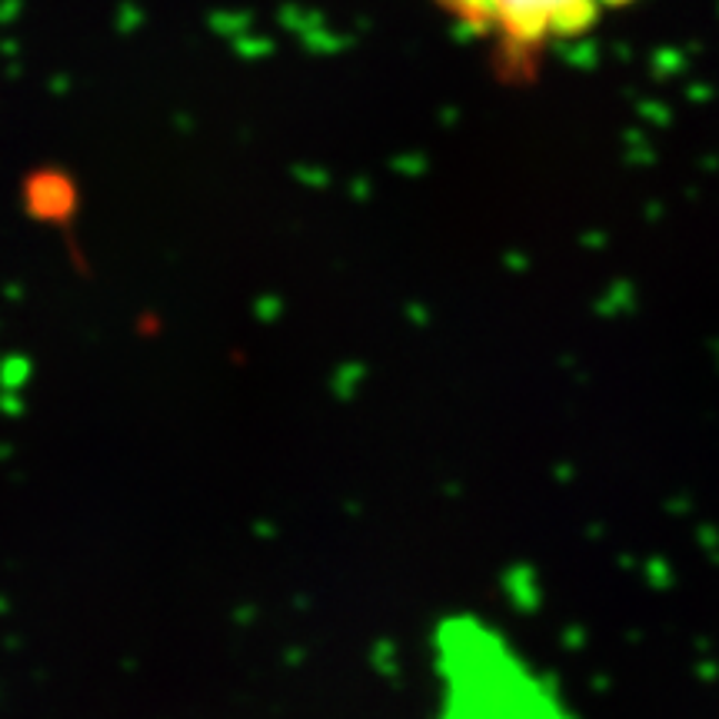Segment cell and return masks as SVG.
I'll return each mask as SVG.
<instances>
[{
    "label": "cell",
    "mask_w": 719,
    "mask_h": 719,
    "mask_svg": "<svg viewBox=\"0 0 719 719\" xmlns=\"http://www.w3.org/2000/svg\"><path fill=\"white\" fill-rule=\"evenodd\" d=\"M640 0H430L460 43L500 80L530 83L553 60L613 27Z\"/></svg>",
    "instance_id": "1"
}]
</instances>
